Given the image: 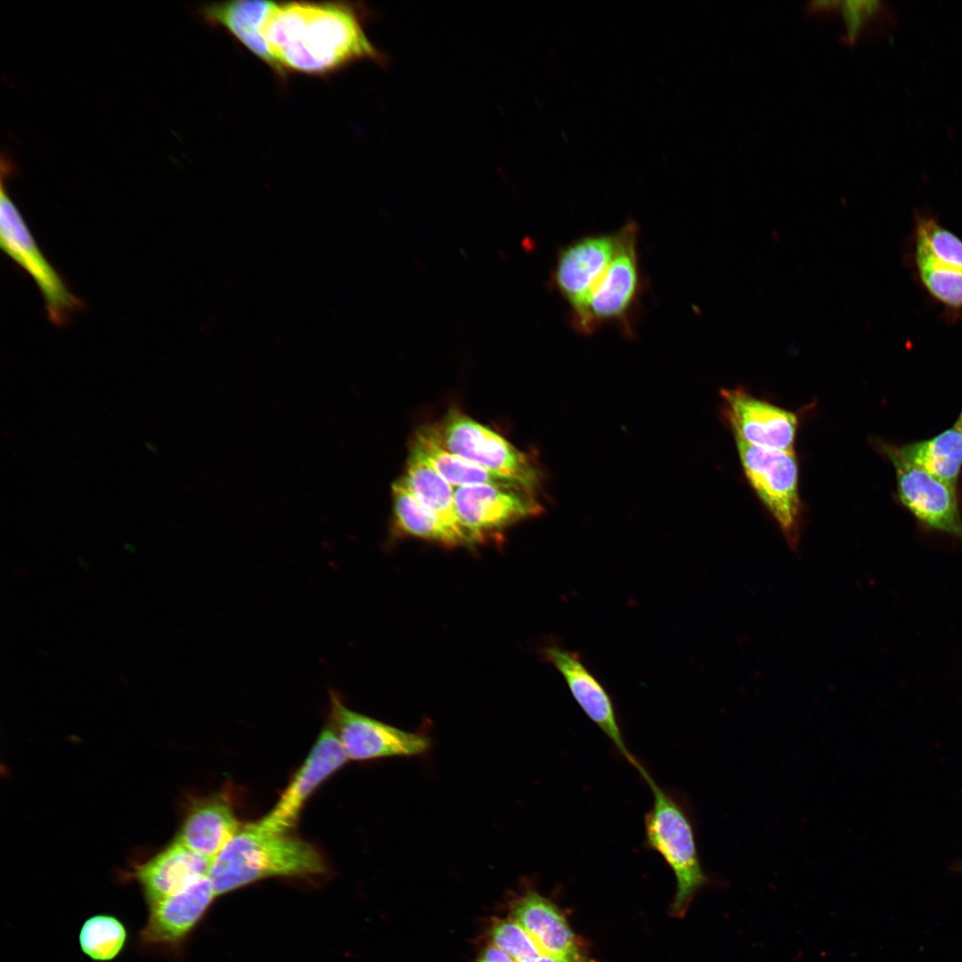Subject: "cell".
<instances>
[{
    "label": "cell",
    "instance_id": "obj_4",
    "mask_svg": "<svg viewBox=\"0 0 962 962\" xmlns=\"http://www.w3.org/2000/svg\"><path fill=\"white\" fill-rule=\"evenodd\" d=\"M5 175L1 174L0 246L38 287L48 320L55 326H64L83 308V301L73 294L58 271L38 247L22 215L12 200Z\"/></svg>",
    "mask_w": 962,
    "mask_h": 962
},
{
    "label": "cell",
    "instance_id": "obj_8",
    "mask_svg": "<svg viewBox=\"0 0 962 962\" xmlns=\"http://www.w3.org/2000/svg\"><path fill=\"white\" fill-rule=\"evenodd\" d=\"M330 722L335 729L348 760L366 761L384 757L425 754L430 739L403 730L348 708L335 691L330 692Z\"/></svg>",
    "mask_w": 962,
    "mask_h": 962
},
{
    "label": "cell",
    "instance_id": "obj_3",
    "mask_svg": "<svg viewBox=\"0 0 962 962\" xmlns=\"http://www.w3.org/2000/svg\"><path fill=\"white\" fill-rule=\"evenodd\" d=\"M640 775L653 795L652 807L644 818V844L662 856L675 876L673 910L679 915L708 882L698 855L693 820L683 798L658 785L647 769Z\"/></svg>",
    "mask_w": 962,
    "mask_h": 962
},
{
    "label": "cell",
    "instance_id": "obj_16",
    "mask_svg": "<svg viewBox=\"0 0 962 962\" xmlns=\"http://www.w3.org/2000/svg\"><path fill=\"white\" fill-rule=\"evenodd\" d=\"M212 860L174 840L135 870L148 906L208 876Z\"/></svg>",
    "mask_w": 962,
    "mask_h": 962
},
{
    "label": "cell",
    "instance_id": "obj_26",
    "mask_svg": "<svg viewBox=\"0 0 962 962\" xmlns=\"http://www.w3.org/2000/svg\"><path fill=\"white\" fill-rule=\"evenodd\" d=\"M126 931L116 917L97 915L87 919L79 933L83 952L98 961L111 960L122 950Z\"/></svg>",
    "mask_w": 962,
    "mask_h": 962
},
{
    "label": "cell",
    "instance_id": "obj_24",
    "mask_svg": "<svg viewBox=\"0 0 962 962\" xmlns=\"http://www.w3.org/2000/svg\"><path fill=\"white\" fill-rule=\"evenodd\" d=\"M914 242V260L922 285L944 306L961 310L962 270L940 263L920 240L915 239Z\"/></svg>",
    "mask_w": 962,
    "mask_h": 962
},
{
    "label": "cell",
    "instance_id": "obj_22",
    "mask_svg": "<svg viewBox=\"0 0 962 962\" xmlns=\"http://www.w3.org/2000/svg\"><path fill=\"white\" fill-rule=\"evenodd\" d=\"M892 447L901 459L956 487L962 466V431L954 427L927 440Z\"/></svg>",
    "mask_w": 962,
    "mask_h": 962
},
{
    "label": "cell",
    "instance_id": "obj_19",
    "mask_svg": "<svg viewBox=\"0 0 962 962\" xmlns=\"http://www.w3.org/2000/svg\"><path fill=\"white\" fill-rule=\"evenodd\" d=\"M410 451L424 459L452 486L487 484L527 491L518 481L491 472L450 452L442 442L438 425H426L418 428Z\"/></svg>",
    "mask_w": 962,
    "mask_h": 962
},
{
    "label": "cell",
    "instance_id": "obj_28",
    "mask_svg": "<svg viewBox=\"0 0 962 962\" xmlns=\"http://www.w3.org/2000/svg\"><path fill=\"white\" fill-rule=\"evenodd\" d=\"M491 937L493 945L508 953L517 962L543 954L515 919L498 921L492 928Z\"/></svg>",
    "mask_w": 962,
    "mask_h": 962
},
{
    "label": "cell",
    "instance_id": "obj_2",
    "mask_svg": "<svg viewBox=\"0 0 962 962\" xmlns=\"http://www.w3.org/2000/svg\"><path fill=\"white\" fill-rule=\"evenodd\" d=\"M326 872L325 861L308 842L289 832L243 825L212 860L208 877L216 896L273 876L307 877Z\"/></svg>",
    "mask_w": 962,
    "mask_h": 962
},
{
    "label": "cell",
    "instance_id": "obj_13",
    "mask_svg": "<svg viewBox=\"0 0 962 962\" xmlns=\"http://www.w3.org/2000/svg\"><path fill=\"white\" fill-rule=\"evenodd\" d=\"M544 656L562 674L574 698L589 719L607 737L618 753L637 771L640 770L644 766L625 744L611 697L580 656L558 646L546 648Z\"/></svg>",
    "mask_w": 962,
    "mask_h": 962
},
{
    "label": "cell",
    "instance_id": "obj_5",
    "mask_svg": "<svg viewBox=\"0 0 962 962\" xmlns=\"http://www.w3.org/2000/svg\"><path fill=\"white\" fill-rule=\"evenodd\" d=\"M734 437L750 485L777 522L789 548L797 550L801 514L794 451L764 449Z\"/></svg>",
    "mask_w": 962,
    "mask_h": 962
},
{
    "label": "cell",
    "instance_id": "obj_31",
    "mask_svg": "<svg viewBox=\"0 0 962 962\" xmlns=\"http://www.w3.org/2000/svg\"><path fill=\"white\" fill-rule=\"evenodd\" d=\"M521 962H560V961L556 959L555 958H552V957L548 956L546 954H541V955H538L536 957H533V958L525 959V960H523Z\"/></svg>",
    "mask_w": 962,
    "mask_h": 962
},
{
    "label": "cell",
    "instance_id": "obj_20",
    "mask_svg": "<svg viewBox=\"0 0 962 962\" xmlns=\"http://www.w3.org/2000/svg\"><path fill=\"white\" fill-rule=\"evenodd\" d=\"M274 2L228 1L207 4L200 8L204 20L225 29L239 43L265 64L273 67L262 27Z\"/></svg>",
    "mask_w": 962,
    "mask_h": 962
},
{
    "label": "cell",
    "instance_id": "obj_1",
    "mask_svg": "<svg viewBox=\"0 0 962 962\" xmlns=\"http://www.w3.org/2000/svg\"><path fill=\"white\" fill-rule=\"evenodd\" d=\"M360 7L344 2L274 3L261 29L280 74L327 75L359 61L384 64Z\"/></svg>",
    "mask_w": 962,
    "mask_h": 962
},
{
    "label": "cell",
    "instance_id": "obj_32",
    "mask_svg": "<svg viewBox=\"0 0 962 962\" xmlns=\"http://www.w3.org/2000/svg\"><path fill=\"white\" fill-rule=\"evenodd\" d=\"M955 428L962 431V412L958 419L957 423L955 424Z\"/></svg>",
    "mask_w": 962,
    "mask_h": 962
},
{
    "label": "cell",
    "instance_id": "obj_30",
    "mask_svg": "<svg viewBox=\"0 0 962 962\" xmlns=\"http://www.w3.org/2000/svg\"><path fill=\"white\" fill-rule=\"evenodd\" d=\"M477 962H517L508 953L494 945L488 946Z\"/></svg>",
    "mask_w": 962,
    "mask_h": 962
},
{
    "label": "cell",
    "instance_id": "obj_10",
    "mask_svg": "<svg viewBox=\"0 0 962 962\" xmlns=\"http://www.w3.org/2000/svg\"><path fill=\"white\" fill-rule=\"evenodd\" d=\"M879 449L894 466L901 502L926 527L962 540L956 487L901 459L891 444L879 443Z\"/></svg>",
    "mask_w": 962,
    "mask_h": 962
},
{
    "label": "cell",
    "instance_id": "obj_18",
    "mask_svg": "<svg viewBox=\"0 0 962 962\" xmlns=\"http://www.w3.org/2000/svg\"><path fill=\"white\" fill-rule=\"evenodd\" d=\"M242 826L226 801L206 798L191 806L175 840L213 860Z\"/></svg>",
    "mask_w": 962,
    "mask_h": 962
},
{
    "label": "cell",
    "instance_id": "obj_17",
    "mask_svg": "<svg viewBox=\"0 0 962 962\" xmlns=\"http://www.w3.org/2000/svg\"><path fill=\"white\" fill-rule=\"evenodd\" d=\"M513 917L543 954L560 962H586L565 917L548 899L527 893L516 902Z\"/></svg>",
    "mask_w": 962,
    "mask_h": 962
},
{
    "label": "cell",
    "instance_id": "obj_14",
    "mask_svg": "<svg viewBox=\"0 0 962 962\" xmlns=\"http://www.w3.org/2000/svg\"><path fill=\"white\" fill-rule=\"evenodd\" d=\"M618 245V232L584 236L558 255L552 279L573 311L580 308L606 273Z\"/></svg>",
    "mask_w": 962,
    "mask_h": 962
},
{
    "label": "cell",
    "instance_id": "obj_15",
    "mask_svg": "<svg viewBox=\"0 0 962 962\" xmlns=\"http://www.w3.org/2000/svg\"><path fill=\"white\" fill-rule=\"evenodd\" d=\"M216 897L208 876L149 906L141 933L144 943L159 948L182 942Z\"/></svg>",
    "mask_w": 962,
    "mask_h": 962
},
{
    "label": "cell",
    "instance_id": "obj_11",
    "mask_svg": "<svg viewBox=\"0 0 962 962\" xmlns=\"http://www.w3.org/2000/svg\"><path fill=\"white\" fill-rule=\"evenodd\" d=\"M347 760L338 736L329 722L276 804L257 820L260 826L269 831L289 832L314 791Z\"/></svg>",
    "mask_w": 962,
    "mask_h": 962
},
{
    "label": "cell",
    "instance_id": "obj_25",
    "mask_svg": "<svg viewBox=\"0 0 962 962\" xmlns=\"http://www.w3.org/2000/svg\"><path fill=\"white\" fill-rule=\"evenodd\" d=\"M839 12L844 28L842 40L847 45L885 32L895 21L892 8L882 0H845Z\"/></svg>",
    "mask_w": 962,
    "mask_h": 962
},
{
    "label": "cell",
    "instance_id": "obj_7",
    "mask_svg": "<svg viewBox=\"0 0 962 962\" xmlns=\"http://www.w3.org/2000/svg\"><path fill=\"white\" fill-rule=\"evenodd\" d=\"M636 232L633 223L617 232V249L606 273L585 303L574 311L579 330L591 332L602 323L622 319L632 306L640 286Z\"/></svg>",
    "mask_w": 962,
    "mask_h": 962
},
{
    "label": "cell",
    "instance_id": "obj_9",
    "mask_svg": "<svg viewBox=\"0 0 962 962\" xmlns=\"http://www.w3.org/2000/svg\"><path fill=\"white\" fill-rule=\"evenodd\" d=\"M453 498L457 517L471 544L542 511L534 493L518 488L464 485L454 489Z\"/></svg>",
    "mask_w": 962,
    "mask_h": 962
},
{
    "label": "cell",
    "instance_id": "obj_6",
    "mask_svg": "<svg viewBox=\"0 0 962 962\" xmlns=\"http://www.w3.org/2000/svg\"><path fill=\"white\" fill-rule=\"evenodd\" d=\"M444 445L452 452L491 472L514 479L530 493L540 475L526 454L504 437L456 408L438 425Z\"/></svg>",
    "mask_w": 962,
    "mask_h": 962
},
{
    "label": "cell",
    "instance_id": "obj_12",
    "mask_svg": "<svg viewBox=\"0 0 962 962\" xmlns=\"http://www.w3.org/2000/svg\"><path fill=\"white\" fill-rule=\"evenodd\" d=\"M721 395L734 436L764 449L794 451L798 420L794 412L755 398L740 387L722 389Z\"/></svg>",
    "mask_w": 962,
    "mask_h": 962
},
{
    "label": "cell",
    "instance_id": "obj_29",
    "mask_svg": "<svg viewBox=\"0 0 962 962\" xmlns=\"http://www.w3.org/2000/svg\"><path fill=\"white\" fill-rule=\"evenodd\" d=\"M843 1L840 0H813L806 4V12L809 14L831 13L840 11Z\"/></svg>",
    "mask_w": 962,
    "mask_h": 962
},
{
    "label": "cell",
    "instance_id": "obj_27",
    "mask_svg": "<svg viewBox=\"0 0 962 962\" xmlns=\"http://www.w3.org/2000/svg\"><path fill=\"white\" fill-rule=\"evenodd\" d=\"M914 238L940 263L962 270V240L927 215H915Z\"/></svg>",
    "mask_w": 962,
    "mask_h": 962
},
{
    "label": "cell",
    "instance_id": "obj_23",
    "mask_svg": "<svg viewBox=\"0 0 962 962\" xmlns=\"http://www.w3.org/2000/svg\"><path fill=\"white\" fill-rule=\"evenodd\" d=\"M396 528L404 534L435 541L446 546L467 545L465 540L428 510L402 478L392 485Z\"/></svg>",
    "mask_w": 962,
    "mask_h": 962
},
{
    "label": "cell",
    "instance_id": "obj_21",
    "mask_svg": "<svg viewBox=\"0 0 962 962\" xmlns=\"http://www.w3.org/2000/svg\"><path fill=\"white\" fill-rule=\"evenodd\" d=\"M401 478L428 510L471 545L456 514L454 489L433 467L410 451L406 470Z\"/></svg>",
    "mask_w": 962,
    "mask_h": 962
}]
</instances>
